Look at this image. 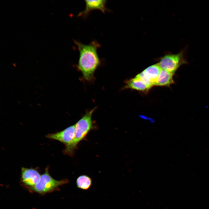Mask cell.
Wrapping results in <instances>:
<instances>
[{
	"label": "cell",
	"mask_w": 209,
	"mask_h": 209,
	"mask_svg": "<svg viewBox=\"0 0 209 209\" xmlns=\"http://www.w3.org/2000/svg\"><path fill=\"white\" fill-rule=\"evenodd\" d=\"M162 69L158 63L148 67L143 72L153 84L158 77Z\"/></svg>",
	"instance_id": "10"
},
{
	"label": "cell",
	"mask_w": 209,
	"mask_h": 209,
	"mask_svg": "<svg viewBox=\"0 0 209 209\" xmlns=\"http://www.w3.org/2000/svg\"><path fill=\"white\" fill-rule=\"evenodd\" d=\"M140 78L149 89L154 86L152 83L142 71L136 76Z\"/></svg>",
	"instance_id": "12"
},
{
	"label": "cell",
	"mask_w": 209,
	"mask_h": 209,
	"mask_svg": "<svg viewBox=\"0 0 209 209\" xmlns=\"http://www.w3.org/2000/svg\"><path fill=\"white\" fill-rule=\"evenodd\" d=\"M187 47H185L179 53H169L160 58L158 63L161 68L173 74L181 66L188 64L186 57Z\"/></svg>",
	"instance_id": "4"
},
{
	"label": "cell",
	"mask_w": 209,
	"mask_h": 209,
	"mask_svg": "<svg viewBox=\"0 0 209 209\" xmlns=\"http://www.w3.org/2000/svg\"><path fill=\"white\" fill-rule=\"evenodd\" d=\"M96 109V107L86 112L75 124L74 137L71 143L65 147L63 150V153L65 154L73 156L79 143L85 138L90 131L93 129L92 116Z\"/></svg>",
	"instance_id": "2"
},
{
	"label": "cell",
	"mask_w": 209,
	"mask_h": 209,
	"mask_svg": "<svg viewBox=\"0 0 209 209\" xmlns=\"http://www.w3.org/2000/svg\"><path fill=\"white\" fill-rule=\"evenodd\" d=\"M41 176L37 169L22 167L21 170V184L28 190L36 184Z\"/></svg>",
	"instance_id": "5"
},
{
	"label": "cell",
	"mask_w": 209,
	"mask_h": 209,
	"mask_svg": "<svg viewBox=\"0 0 209 209\" xmlns=\"http://www.w3.org/2000/svg\"><path fill=\"white\" fill-rule=\"evenodd\" d=\"M67 179L57 180L53 178L49 172V168L46 167L44 173L41 176L36 184L28 189L30 192L41 194H44L60 190V187L69 183Z\"/></svg>",
	"instance_id": "3"
},
{
	"label": "cell",
	"mask_w": 209,
	"mask_h": 209,
	"mask_svg": "<svg viewBox=\"0 0 209 209\" xmlns=\"http://www.w3.org/2000/svg\"><path fill=\"white\" fill-rule=\"evenodd\" d=\"M75 130V124H74L60 131L49 134L46 136V137L59 141L66 147L69 145L73 139Z\"/></svg>",
	"instance_id": "6"
},
{
	"label": "cell",
	"mask_w": 209,
	"mask_h": 209,
	"mask_svg": "<svg viewBox=\"0 0 209 209\" xmlns=\"http://www.w3.org/2000/svg\"><path fill=\"white\" fill-rule=\"evenodd\" d=\"M174 74L162 69L156 80L154 84V86H169L174 83L173 79Z\"/></svg>",
	"instance_id": "8"
},
{
	"label": "cell",
	"mask_w": 209,
	"mask_h": 209,
	"mask_svg": "<svg viewBox=\"0 0 209 209\" xmlns=\"http://www.w3.org/2000/svg\"><path fill=\"white\" fill-rule=\"evenodd\" d=\"M106 0H85V8L83 11L80 12L77 16L86 18L91 11L94 10H99L105 13L107 10L106 7Z\"/></svg>",
	"instance_id": "7"
},
{
	"label": "cell",
	"mask_w": 209,
	"mask_h": 209,
	"mask_svg": "<svg viewBox=\"0 0 209 209\" xmlns=\"http://www.w3.org/2000/svg\"><path fill=\"white\" fill-rule=\"evenodd\" d=\"M76 184L79 188L84 190L89 189L92 184V180L89 176L86 175H81L77 179Z\"/></svg>",
	"instance_id": "11"
},
{
	"label": "cell",
	"mask_w": 209,
	"mask_h": 209,
	"mask_svg": "<svg viewBox=\"0 0 209 209\" xmlns=\"http://www.w3.org/2000/svg\"><path fill=\"white\" fill-rule=\"evenodd\" d=\"M125 83V88L131 89L146 93L149 90L142 80L136 76L126 81Z\"/></svg>",
	"instance_id": "9"
},
{
	"label": "cell",
	"mask_w": 209,
	"mask_h": 209,
	"mask_svg": "<svg viewBox=\"0 0 209 209\" xmlns=\"http://www.w3.org/2000/svg\"><path fill=\"white\" fill-rule=\"evenodd\" d=\"M79 52V57L77 67L82 73L84 79L91 82L94 79V74L99 66L101 62L97 50L100 45L95 40L88 44L74 40Z\"/></svg>",
	"instance_id": "1"
},
{
	"label": "cell",
	"mask_w": 209,
	"mask_h": 209,
	"mask_svg": "<svg viewBox=\"0 0 209 209\" xmlns=\"http://www.w3.org/2000/svg\"><path fill=\"white\" fill-rule=\"evenodd\" d=\"M140 117L142 119L146 120H149V121L152 123H154L155 122L154 120L151 118L142 115H140Z\"/></svg>",
	"instance_id": "13"
}]
</instances>
